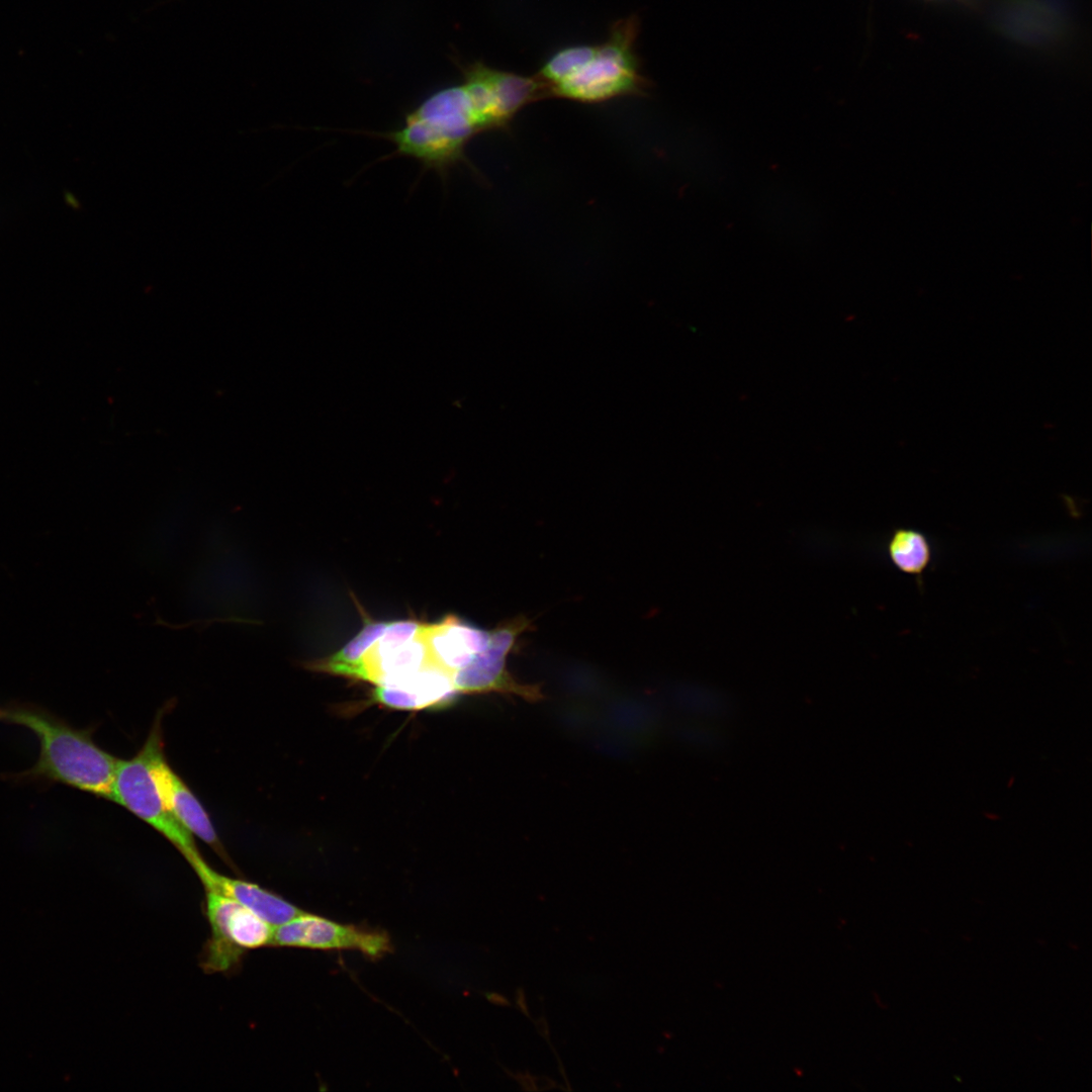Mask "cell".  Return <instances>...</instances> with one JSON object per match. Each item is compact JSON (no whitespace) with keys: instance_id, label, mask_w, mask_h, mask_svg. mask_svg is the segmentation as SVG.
I'll return each instance as SVG.
<instances>
[{"instance_id":"cell-3","label":"cell","mask_w":1092,"mask_h":1092,"mask_svg":"<svg viewBox=\"0 0 1092 1092\" xmlns=\"http://www.w3.org/2000/svg\"><path fill=\"white\" fill-rule=\"evenodd\" d=\"M639 18L630 15L614 22L607 39L594 56L570 76L550 87V97L597 104L622 97L647 95L649 80L641 73L635 42Z\"/></svg>"},{"instance_id":"cell-5","label":"cell","mask_w":1092,"mask_h":1092,"mask_svg":"<svg viewBox=\"0 0 1092 1092\" xmlns=\"http://www.w3.org/2000/svg\"><path fill=\"white\" fill-rule=\"evenodd\" d=\"M204 914L210 926L200 961L205 972L234 971L248 950L271 944L272 925L228 896L205 890Z\"/></svg>"},{"instance_id":"cell-14","label":"cell","mask_w":1092,"mask_h":1092,"mask_svg":"<svg viewBox=\"0 0 1092 1092\" xmlns=\"http://www.w3.org/2000/svg\"><path fill=\"white\" fill-rule=\"evenodd\" d=\"M596 47L577 44L560 49L546 60L536 76L550 89L584 65L594 56Z\"/></svg>"},{"instance_id":"cell-8","label":"cell","mask_w":1092,"mask_h":1092,"mask_svg":"<svg viewBox=\"0 0 1092 1092\" xmlns=\"http://www.w3.org/2000/svg\"><path fill=\"white\" fill-rule=\"evenodd\" d=\"M457 694L451 673L431 662L397 685L375 686L369 703L399 711L440 709Z\"/></svg>"},{"instance_id":"cell-7","label":"cell","mask_w":1092,"mask_h":1092,"mask_svg":"<svg viewBox=\"0 0 1092 1092\" xmlns=\"http://www.w3.org/2000/svg\"><path fill=\"white\" fill-rule=\"evenodd\" d=\"M532 629V621L519 615L490 630L486 648L468 665L451 674L456 691L462 694L489 691H526L532 694L535 689L520 686L506 670L507 656L517 645L520 636Z\"/></svg>"},{"instance_id":"cell-11","label":"cell","mask_w":1092,"mask_h":1092,"mask_svg":"<svg viewBox=\"0 0 1092 1092\" xmlns=\"http://www.w3.org/2000/svg\"><path fill=\"white\" fill-rule=\"evenodd\" d=\"M152 772L167 809L192 834L223 853L208 814L192 791L168 764L164 748L154 757Z\"/></svg>"},{"instance_id":"cell-13","label":"cell","mask_w":1092,"mask_h":1092,"mask_svg":"<svg viewBox=\"0 0 1092 1092\" xmlns=\"http://www.w3.org/2000/svg\"><path fill=\"white\" fill-rule=\"evenodd\" d=\"M358 607L364 619L362 629L334 654L309 662V669L328 673L334 667L351 664L360 659L381 636L388 622L374 620Z\"/></svg>"},{"instance_id":"cell-10","label":"cell","mask_w":1092,"mask_h":1092,"mask_svg":"<svg viewBox=\"0 0 1092 1092\" xmlns=\"http://www.w3.org/2000/svg\"><path fill=\"white\" fill-rule=\"evenodd\" d=\"M205 890L228 896L274 925H280L301 912L281 896L261 886L223 876L211 869L202 857L191 864Z\"/></svg>"},{"instance_id":"cell-6","label":"cell","mask_w":1092,"mask_h":1092,"mask_svg":"<svg viewBox=\"0 0 1092 1092\" xmlns=\"http://www.w3.org/2000/svg\"><path fill=\"white\" fill-rule=\"evenodd\" d=\"M270 946L358 950L371 960H378L392 949L388 934L382 930L342 924L303 912L276 926Z\"/></svg>"},{"instance_id":"cell-12","label":"cell","mask_w":1092,"mask_h":1092,"mask_svg":"<svg viewBox=\"0 0 1092 1092\" xmlns=\"http://www.w3.org/2000/svg\"><path fill=\"white\" fill-rule=\"evenodd\" d=\"M892 564L901 572L923 582V573L932 559V546L928 537L914 528H896L887 543Z\"/></svg>"},{"instance_id":"cell-15","label":"cell","mask_w":1092,"mask_h":1092,"mask_svg":"<svg viewBox=\"0 0 1092 1092\" xmlns=\"http://www.w3.org/2000/svg\"><path fill=\"white\" fill-rule=\"evenodd\" d=\"M424 624L412 618L388 622L381 636L364 655L380 656L406 644L418 636Z\"/></svg>"},{"instance_id":"cell-1","label":"cell","mask_w":1092,"mask_h":1092,"mask_svg":"<svg viewBox=\"0 0 1092 1092\" xmlns=\"http://www.w3.org/2000/svg\"><path fill=\"white\" fill-rule=\"evenodd\" d=\"M496 130H502V122L488 88L477 78L463 76L461 83L427 96L404 115L399 127L353 132L393 145L394 150L379 161L412 158L423 172L434 171L445 183L458 166L480 179L466 149L478 134Z\"/></svg>"},{"instance_id":"cell-2","label":"cell","mask_w":1092,"mask_h":1092,"mask_svg":"<svg viewBox=\"0 0 1092 1092\" xmlns=\"http://www.w3.org/2000/svg\"><path fill=\"white\" fill-rule=\"evenodd\" d=\"M0 722L31 731L40 748L32 767L3 779L47 788L60 784L110 800L119 759L94 742L91 728H76L41 706L21 702L0 705Z\"/></svg>"},{"instance_id":"cell-9","label":"cell","mask_w":1092,"mask_h":1092,"mask_svg":"<svg viewBox=\"0 0 1092 1092\" xmlns=\"http://www.w3.org/2000/svg\"><path fill=\"white\" fill-rule=\"evenodd\" d=\"M421 635L432 662L451 674L482 652L489 642L490 631L480 629L455 615H447L435 623H425Z\"/></svg>"},{"instance_id":"cell-4","label":"cell","mask_w":1092,"mask_h":1092,"mask_svg":"<svg viewBox=\"0 0 1092 1092\" xmlns=\"http://www.w3.org/2000/svg\"><path fill=\"white\" fill-rule=\"evenodd\" d=\"M162 748V728L158 719L143 748L132 758L118 760L110 801L158 830L191 866L201 855L191 833L167 809L153 777V760Z\"/></svg>"},{"instance_id":"cell-16","label":"cell","mask_w":1092,"mask_h":1092,"mask_svg":"<svg viewBox=\"0 0 1092 1092\" xmlns=\"http://www.w3.org/2000/svg\"><path fill=\"white\" fill-rule=\"evenodd\" d=\"M64 199L72 207L76 208V207H79V205H80L79 201L76 199V197L72 193H66L65 196H64Z\"/></svg>"}]
</instances>
